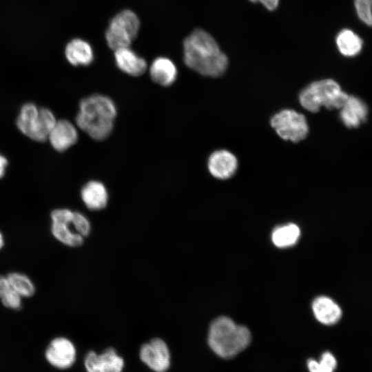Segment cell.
<instances>
[{
  "mask_svg": "<svg viewBox=\"0 0 372 372\" xmlns=\"http://www.w3.org/2000/svg\"><path fill=\"white\" fill-rule=\"evenodd\" d=\"M185 65L201 75L216 77L228 66V59L215 39L202 29L194 30L183 41Z\"/></svg>",
  "mask_w": 372,
  "mask_h": 372,
  "instance_id": "obj_1",
  "label": "cell"
},
{
  "mask_svg": "<svg viewBox=\"0 0 372 372\" xmlns=\"http://www.w3.org/2000/svg\"><path fill=\"white\" fill-rule=\"evenodd\" d=\"M116 114V105L110 98L93 94L81 101L76 123L92 138L102 141L111 134Z\"/></svg>",
  "mask_w": 372,
  "mask_h": 372,
  "instance_id": "obj_2",
  "label": "cell"
},
{
  "mask_svg": "<svg viewBox=\"0 0 372 372\" xmlns=\"http://www.w3.org/2000/svg\"><path fill=\"white\" fill-rule=\"evenodd\" d=\"M251 338V333L246 327L236 324L228 317L220 316L211 323L207 342L217 355L228 359L246 349Z\"/></svg>",
  "mask_w": 372,
  "mask_h": 372,
  "instance_id": "obj_3",
  "label": "cell"
},
{
  "mask_svg": "<svg viewBox=\"0 0 372 372\" xmlns=\"http://www.w3.org/2000/svg\"><path fill=\"white\" fill-rule=\"evenodd\" d=\"M348 97L336 81L327 79L314 81L305 87L299 94V102L305 110L316 112L322 107L329 110L340 109Z\"/></svg>",
  "mask_w": 372,
  "mask_h": 372,
  "instance_id": "obj_4",
  "label": "cell"
},
{
  "mask_svg": "<svg viewBox=\"0 0 372 372\" xmlns=\"http://www.w3.org/2000/svg\"><path fill=\"white\" fill-rule=\"evenodd\" d=\"M140 28V21L132 11L125 10L118 13L111 20L105 32L108 46L116 50L129 48L136 38Z\"/></svg>",
  "mask_w": 372,
  "mask_h": 372,
  "instance_id": "obj_5",
  "label": "cell"
},
{
  "mask_svg": "<svg viewBox=\"0 0 372 372\" xmlns=\"http://www.w3.org/2000/svg\"><path fill=\"white\" fill-rule=\"evenodd\" d=\"M271 125L283 140L298 143L309 133L307 121L301 113L293 110L280 111L271 118Z\"/></svg>",
  "mask_w": 372,
  "mask_h": 372,
  "instance_id": "obj_6",
  "label": "cell"
},
{
  "mask_svg": "<svg viewBox=\"0 0 372 372\" xmlns=\"http://www.w3.org/2000/svg\"><path fill=\"white\" fill-rule=\"evenodd\" d=\"M73 211L69 209H56L51 212V233L62 244L76 247L83 242V237L71 229Z\"/></svg>",
  "mask_w": 372,
  "mask_h": 372,
  "instance_id": "obj_7",
  "label": "cell"
},
{
  "mask_svg": "<svg viewBox=\"0 0 372 372\" xmlns=\"http://www.w3.org/2000/svg\"><path fill=\"white\" fill-rule=\"evenodd\" d=\"M139 356L143 363L156 372H165L170 366L168 347L160 338H154L142 345Z\"/></svg>",
  "mask_w": 372,
  "mask_h": 372,
  "instance_id": "obj_8",
  "label": "cell"
},
{
  "mask_svg": "<svg viewBox=\"0 0 372 372\" xmlns=\"http://www.w3.org/2000/svg\"><path fill=\"white\" fill-rule=\"evenodd\" d=\"M45 358L53 366L65 369L70 367L76 359V349L72 342L63 337L53 339L45 351Z\"/></svg>",
  "mask_w": 372,
  "mask_h": 372,
  "instance_id": "obj_9",
  "label": "cell"
},
{
  "mask_svg": "<svg viewBox=\"0 0 372 372\" xmlns=\"http://www.w3.org/2000/svg\"><path fill=\"white\" fill-rule=\"evenodd\" d=\"M87 372H122L124 360L114 349L107 348L101 354L90 351L85 358Z\"/></svg>",
  "mask_w": 372,
  "mask_h": 372,
  "instance_id": "obj_10",
  "label": "cell"
},
{
  "mask_svg": "<svg viewBox=\"0 0 372 372\" xmlns=\"http://www.w3.org/2000/svg\"><path fill=\"white\" fill-rule=\"evenodd\" d=\"M207 167L214 177L225 180L231 178L236 173L238 168V160L229 151L219 149L209 156Z\"/></svg>",
  "mask_w": 372,
  "mask_h": 372,
  "instance_id": "obj_11",
  "label": "cell"
},
{
  "mask_svg": "<svg viewBox=\"0 0 372 372\" xmlns=\"http://www.w3.org/2000/svg\"><path fill=\"white\" fill-rule=\"evenodd\" d=\"M79 138L76 126L65 119L56 121L48 139L54 149L63 152L74 145Z\"/></svg>",
  "mask_w": 372,
  "mask_h": 372,
  "instance_id": "obj_12",
  "label": "cell"
},
{
  "mask_svg": "<svg viewBox=\"0 0 372 372\" xmlns=\"http://www.w3.org/2000/svg\"><path fill=\"white\" fill-rule=\"evenodd\" d=\"M340 110L341 121L346 127L350 128L358 127L365 121L368 114V108L365 103L354 96H349Z\"/></svg>",
  "mask_w": 372,
  "mask_h": 372,
  "instance_id": "obj_13",
  "label": "cell"
},
{
  "mask_svg": "<svg viewBox=\"0 0 372 372\" xmlns=\"http://www.w3.org/2000/svg\"><path fill=\"white\" fill-rule=\"evenodd\" d=\"M114 58L117 67L130 76H141L147 68L145 60L138 56L130 47L114 50Z\"/></svg>",
  "mask_w": 372,
  "mask_h": 372,
  "instance_id": "obj_14",
  "label": "cell"
},
{
  "mask_svg": "<svg viewBox=\"0 0 372 372\" xmlns=\"http://www.w3.org/2000/svg\"><path fill=\"white\" fill-rule=\"evenodd\" d=\"M312 309L316 318L325 325L337 323L342 316V310L338 304L327 296L316 298L313 302Z\"/></svg>",
  "mask_w": 372,
  "mask_h": 372,
  "instance_id": "obj_15",
  "label": "cell"
},
{
  "mask_svg": "<svg viewBox=\"0 0 372 372\" xmlns=\"http://www.w3.org/2000/svg\"><path fill=\"white\" fill-rule=\"evenodd\" d=\"M81 196L85 206L91 210L105 208L108 200L105 186L97 180L87 182L81 189Z\"/></svg>",
  "mask_w": 372,
  "mask_h": 372,
  "instance_id": "obj_16",
  "label": "cell"
},
{
  "mask_svg": "<svg viewBox=\"0 0 372 372\" xmlns=\"http://www.w3.org/2000/svg\"><path fill=\"white\" fill-rule=\"evenodd\" d=\"M177 68L172 60L166 57H158L149 67L152 81L162 86H169L177 78Z\"/></svg>",
  "mask_w": 372,
  "mask_h": 372,
  "instance_id": "obj_17",
  "label": "cell"
},
{
  "mask_svg": "<svg viewBox=\"0 0 372 372\" xmlns=\"http://www.w3.org/2000/svg\"><path fill=\"white\" fill-rule=\"evenodd\" d=\"M65 54L68 62L75 66L89 65L94 59L92 47L80 39H74L67 44Z\"/></svg>",
  "mask_w": 372,
  "mask_h": 372,
  "instance_id": "obj_18",
  "label": "cell"
},
{
  "mask_svg": "<svg viewBox=\"0 0 372 372\" xmlns=\"http://www.w3.org/2000/svg\"><path fill=\"white\" fill-rule=\"evenodd\" d=\"M56 123V119L51 110L39 108L38 116L28 137L39 142L46 141Z\"/></svg>",
  "mask_w": 372,
  "mask_h": 372,
  "instance_id": "obj_19",
  "label": "cell"
},
{
  "mask_svg": "<svg viewBox=\"0 0 372 372\" xmlns=\"http://www.w3.org/2000/svg\"><path fill=\"white\" fill-rule=\"evenodd\" d=\"M335 43L340 54L347 57L358 55L363 46L361 37L348 28L342 29L338 33Z\"/></svg>",
  "mask_w": 372,
  "mask_h": 372,
  "instance_id": "obj_20",
  "label": "cell"
},
{
  "mask_svg": "<svg viewBox=\"0 0 372 372\" xmlns=\"http://www.w3.org/2000/svg\"><path fill=\"white\" fill-rule=\"evenodd\" d=\"M300 234L299 227L293 223L276 227L271 235L273 244L278 247H287L298 241Z\"/></svg>",
  "mask_w": 372,
  "mask_h": 372,
  "instance_id": "obj_21",
  "label": "cell"
},
{
  "mask_svg": "<svg viewBox=\"0 0 372 372\" xmlns=\"http://www.w3.org/2000/svg\"><path fill=\"white\" fill-rule=\"evenodd\" d=\"M12 289L22 298L32 297L35 293L32 280L25 273L14 271L6 275Z\"/></svg>",
  "mask_w": 372,
  "mask_h": 372,
  "instance_id": "obj_22",
  "label": "cell"
},
{
  "mask_svg": "<svg viewBox=\"0 0 372 372\" xmlns=\"http://www.w3.org/2000/svg\"><path fill=\"white\" fill-rule=\"evenodd\" d=\"M39 108L33 103L23 105L17 120L19 130L26 136H28L32 125L39 114Z\"/></svg>",
  "mask_w": 372,
  "mask_h": 372,
  "instance_id": "obj_23",
  "label": "cell"
},
{
  "mask_svg": "<svg viewBox=\"0 0 372 372\" xmlns=\"http://www.w3.org/2000/svg\"><path fill=\"white\" fill-rule=\"evenodd\" d=\"M307 366L309 372H333L337 366V360L331 352L325 351L319 361L309 359Z\"/></svg>",
  "mask_w": 372,
  "mask_h": 372,
  "instance_id": "obj_24",
  "label": "cell"
},
{
  "mask_svg": "<svg viewBox=\"0 0 372 372\" xmlns=\"http://www.w3.org/2000/svg\"><path fill=\"white\" fill-rule=\"evenodd\" d=\"M354 6L361 21L372 27V0H354Z\"/></svg>",
  "mask_w": 372,
  "mask_h": 372,
  "instance_id": "obj_25",
  "label": "cell"
},
{
  "mask_svg": "<svg viewBox=\"0 0 372 372\" xmlns=\"http://www.w3.org/2000/svg\"><path fill=\"white\" fill-rule=\"evenodd\" d=\"M72 225L75 231L83 237L87 236L90 232L91 227L89 220L80 212H73Z\"/></svg>",
  "mask_w": 372,
  "mask_h": 372,
  "instance_id": "obj_26",
  "label": "cell"
},
{
  "mask_svg": "<svg viewBox=\"0 0 372 372\" xmlns=\"http://www.w3.org/2000/svg\"><path fill=\"white\" fill-rule=\"evenodd\" d=\"M22 297L15 291L11 289L5 293L0 300L3 305L13 310L20 309L22 307Z\"/></svg>",
  "mask_w": 372,
  "mask_h": 372,
  "instance_id": "obj_27",
  "label": "cell"
},
{
  "mask_svg": "<svg viewBox=\"0 0 372 372\" xmlns=\"http://www.w3.org/2000/svg\"><path fill=\"white\" fill-rule=\"evenodd\" d=\"M253 3L260 2L264 7H265L268 10L273 11L275 10L278 5L280 0H249Z\"/></svg>",
  "mask_w": 372,
  "mask_h": 372,
  "instance_id": "obj_28",
  "label": "cell"
},
{
  "mask_svg": "<svg viewBox=\"0 0 372 372\" xmlns=\"http://www.w3.org/2000/svg\"><path fill=\"white\" fill-rule=\"evenodd\" d=\"M12 289L7 276L0 275V298Z\"/></svg>",
  "mask_w": 372,
  "mask_h": 372,
  "instance_id": "obj_29",
  "label": "cell"
},
{
  "mask_svg": "<svg viewBox=\"0 0 372 372\" xmlns=\"http://www.w3.org/2000/svg\"><path fill=\"white\" fill-rule=\"evenodd\" d=\"M7 165V159L3 156L0 154V178L4 175Z\"/></svg>",
  "mask_w": 372,
  "mask_h": 372,
  "instance_id": "obj_30",
  "label": "cell"
},
{
  "mask_svg": "<svg viewBox=\"0 0 372 372\" xmlns=\"http://www.w3.org/2000/svg\"><path fill=\"white\" fill-rule=\"evenodd\" d=\"M3 245H4V238L2 233L0 231V249H2Z\"/></svg>",
  "mask_w": 372,
  "mask_h": 372,
  "instance_id": "obj_31",
  "label": "cell"
}]
</instances>
